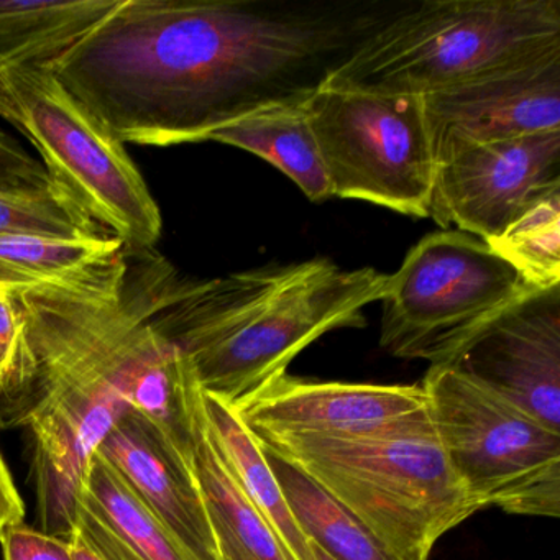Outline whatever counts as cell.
<instances>
[{"instance_id": "23", "label": "cell", "mask_w": 560, "mask_h": 560, "mask_svg": "<svg viewBox=\"0 0 560 560\" xmlns=\"http://www.w3.org/2000/svg\"><path fill=\"white\" fill-rule=\"evenodd\" d=\"M107 232L61 189L35 195L0 192V235L91 237Z\"/></svg>"}, {"instance_id": "18", "label": "cell", "mask_w": 560, "mask_h": 560, "mask_svg": "<svg viewBox=\"0 0 560 560\" xmlns=\"http://www.w3.org/2000/svg\"><path fill=\"white\" fill-rule=\"evenodd\" d=\"M202 405L209 431L235 483L277 534L291 560H313L311 542L288 508L257 438L248 431L237 411L221 399L202 393Z\"/></svg>"}, {"instance_id": "22", "label": "cell", "mask_w": 560, "mask_h": 560, "mask_svg": "<svg viewBox=\"0 0 560 560\" xmlns=\"http://www.w3.org/2000/svg\"><path fill=\"white\" fill-rule=\"evenodd\" d=\"M485 244L536 290L560 287V186L534 199Z\"/></svg>"}, {"instance_id": "26", "label": "cell", "mask_w": 560, "mask_h": 560, "mask_svg": "<svg viewBox=\"0 0 560 560\" xmlns=\"http://www.w3.org/2000/svg\"><path fill=\"white\" fill-rule=\"evenodd\" d=\"M106 560H145L104 516L96 501L83 490L77 526Z\"/></svg>"}, {"instance_id": "15", "label": "cell", "mask_w": 560, "mask_h": 560, "mask_svg": "<svg viewBox=\"0 0 560 560\" xmlns=\"http://www.w3.org/2000/svg\"><path fill=\"white\" fill-rule=\"evenodd\" d=\"M127 260L126 245L109 232L91 237L0 235V287H94L120 273Z\"/></svg>"}, {"instance_id": "20", "label": "cell", "mask_w": 560, "mask_h": 560, "mask_svg": "<svg viewBox=\"0 0 560 560\" xmlns=\"http://www.w3.org/2000/svg\"><path fill=\"white\" fill-rule=\"evenodd\" d=\"M258 445L307 540L336 560H395L346 506L298 465L270 445L261 441Z\"/></svg>"}, {"instance_id": "24", "label": "cell", "mask_w": 560, "mask_h": 560, "mask_svg": "<svg viewBox=\"0 0 560 560\" xmlns=\"http://www.w3.org/2000/svg\"><path fill=\"white\" fill-rule=\"evenodd\" d=\"M58 189L42 162L0 130V192L35 195Z\"/></svg>"}, {"instance_id": "25", "label": "cell", "mask_w": 560, "mask_h": 560, "mask_svg": "<svg viewBox=\"0 0 560 560\" xmlns=\"http://www.w3.org/2000/svg\"><path fill=\"white\" fill-rule=\"evenodd\" d=\"M4 560H73L70 540L25 523L12 524L0 534Z\"/></svg>"}, {"instance_id": "31", "label": "cell", "mask_w": 560, "mask_h": 560, "mask_svg": "<svg viewBox=\"0 0 560 560\" xmlns=\"http://www.w3.org/2000/svg\"><path fill=\"white\" fill-rule=\"evenodd\" d=\"M0 431H2V424H0Z\"/></svg>"}, {"instance_id": "3", "label": "cell", "mask_w": 560, "mask_h": 560, "mask_svg": "<svg viewBox=\"0 0 560 560\" xmlns=\"http://www.w3.org/2000/svg\"><path fill=\"white\" fill-rule=\"evenodd\" d=\"M388 278L326 258L212 280H186L166 264L153 324L188 359L201 392L238 411L314 340L365 326L363 310L382 300Z\"/></svg>"}, {"instance_id": "9", "label": "cell", "mask_w": 560, "mask_h": 560, "mask_svg": "<svg viewBox=\"0 0 560 560\" xmlns=\"http://www.w3.org/2000/svg\"><path fill=\"white\" fill-rule=\"evenodd\" d=\"M306 113L332 198L429 218L435 160L422 96L320 86Z\"/></svg>"}, {"instance_id": "21", "label": "cell", "mask_w": 560, "mask_h": 560, "mask_svg": "<svg viewBox=\"0 0 560 560\" xmlns=\"http://www.w3.org/2000/svg\"><path fill=\"white\" fill-rule=\"evenodd\" d=\"M83 490L96 501L117 534L143 559L198 560L100 452L91 458Z\"/></svg>"}, {"instance_id": "16", "label": "cell", "mask_w": 560, "mask_h": 560, "mask_svg": "<svg viewBox=\"0 0 560 560\" xmlns=\"http://www.w3.org/2000/svg\"><path fill=\"white\" fill-rule=\"evenodd\" d=\"M191 467L221 560H291L277 534L235 483L206 421L202 393L195 408Z\"/></svg>"}, {"instance_id": "30", "label": "cell", "mask_w": 560, "mask_h": 560, "mask_svg": "<svg viewBox=\"0 0 560 560\" xmlns=\"http://www.w3.org/2000/svg\"><path fill=\"white\" fill-rule=\"evenodd\" d=\"M311 557H313V560H336L332 559L329 553L324 552V550L320 549L319 546H316L314 542H311Z\"/></svg>"}, {"instance_id": "28", "label": "cell", "mask_w": 560, "mask_h": 560, "mask_svg": "<svg viewBox=\"0 0 560 560\" xmlns=\"http://www.w3.org/2000/svg\"><path fill=\"white\" fill-rule=\"evenodd\" d=\"M25 504L0 452V534L12 524L24 523Z\"/></svg>"}, {"instance_id": "8", "label": "cell", "mask_w": 560, "mask_h": 560, "mask_svg": "<svg viewBox=\"0 0 560 560\" xmlns=\"http://www.w3.org/2000/svg\"><path fill=\"white\" fill-rule=\"evenodd\" d=\"M533 291L481 238L434 232L389 275L380 300V343L398 359L451 365L475 337Z\"/></svg>"}, {"instance_id": "19", "label": "cell", "mask_w": 560, "mask_h": 560, "mask_svg": "<svg viewBox=\"0 0 560 560\" xmlns=\"http://www.w3.org/2000/svg\"><path fill=\"white\" fill-rule=\"evenodd\" d=\"M122 0H0V65L50 63Z\"/></svg>"}, {"instance_id": "11", "label": "cell", "mask_w": 560, "mask_h": 560, "mask_svg": "<svg viewBox=\"0 0 560 560\" xmlns=\"http://www.w3.org/2000/svg\"><path fill=\"white\" fill-rule=\"evenodd\" d=\"M560 186V130L483 143L435 166L429 218L487 242Z\"/></svg>"}, {"instance_id": "2", "label": "cell", "mask_w": 560, "mask_h": 560, "mask_svg": "<svg viewBox=\"0 0 560 560\" xmlns=\"http://www.w3.org/2000/svg\"><path fill=\"white\" fill-rule=\"evenodd\" d=\"M152 252L88 288L12 291L24 320L0 380V424L31 435L40 530L77 526L91 458L126 409L166 421L182 402L186 359L153 324L168 261Z\"/></svg>"}, {"instance_id": "17", "label": "cell", "mask_w": 560, "mask_h": 560, "mask_svg": "<svg viewBox=\"0 0 560 560\" xmlns=\"http://www.w3.org/2000/svg\"><path fill=\"white\" fill-rule=\"evenodd\" d=\"M306 103L265 107L219 127L205 142L247 150L280 170L311 201H327L332 198V191L311 129Z\"/></svg>"}, {"instance_id": "27", "label": "cell", "mask_w": 560, "mask_h": 560, "mask_svg": "<svg viewBox=\"0 0 560 560\" xmlns=\"http://www.w3.org/2000/svg\"><path fill=\"white\" fill-rule=\"evenodd\" d=\"M24 334V320L14 293L0 287V380L11 372Z\"/></svg>"}, {"instance_id": "4", "label": "cell", "mask_w": 560, "mask_h": 560, "mask_svg": "<svg viewBox=\"0 0 560 560\" xmlns=\"http://www.w3.org/2000/svg\"><path fill=\"white\" fill-rule=\"evenodd\" d=\"M255 438L332 494L395 560H429L445 533L480 511L452 471L428 409L373 431Z\"/></svg>"}, {"instance_id": "5", "label": "cell", "mask_w": 560, "mask_h": 560, "mask_svg": "<svg viewBox=\"0 0 560 560\" xmlns=\"http://www.w3.org/2000/svg\"><path fill=\"white\" fill-rule=\"evenodd\" d=\"M560 50L559 0L408 2L323 86L425 96Z\"/></svg>"}, {"instance_id": "29", "label": "cell", "mask_w": 560, "mask_h": 560, "mask_svg": "<svg viewBox=\"0 0 560 560\" xmlns=\"http://www.w3.org/2000/svg\"><path fill=\"white\" fill-rule=\"evenodd\" d=\"M68 540H70L71 544L73 560H106L78 527H74Z\"/></svg>"}, {"instance_id": "1", "label": "cell", "mask_w": 560, "mask_h": 560, "mask_svg": "<svg viewBox=\"0 0 560 560\" xmlns=\"http://www.w3.org/2000/svg\"><path fill=\"white\" fill-rule=\"evenodd\" d=\"M408 0H122L50 61L122 143L173 147L303 104Z\"/></svg>"}, {"instance_id": "10", "label": "cell", "mask_w": 560, "mask_h": 560, "mask_svg": "<svg viewBox=\"0 0 560 560\" xmlns=\"http://www.w3.org/2000/svg\"><path fill=\"white\" fill-rule=\"evenodd\" d=\"M435 166L464 150L560 130V50L422 96Z\"/></svg>"}, {"instance_id": "7", "label": "cell", "mask_w": 560, "mask_h": 560, "mask_svg": "<svg viewBox=\"0 0 560 560\" xmlns=\"http://www.w3.org/2000/svg\"><path fill=\"white\" fill-rule=\"evenodd\" d=\"M452 471L480 510L560 516V432L451 365L422 380Z\"/></svg>"}, {"instance_id": "14", "label": "cell", "mask_w": 560, "mask_h": 560, "mask_svg": "<svg viewBox=\"0 0 560 560\" xmlns=\"http://www.w3.org/2000/svg\"><path fill=\"white\" fill-rule=\"evenodd\" d=\"M425 409L421 385L316 382L283 373L237 415L255 435L332 434L373 431Z\"/></svg>"}, {"instance_id": "6", "label": "cell", "mask_w": 560, "mask_h": 560, "mask_svg": "<svg viewBox=\"0 0 560 560\" xmlns=\"http://www.w3.org/2000/svg\"><path fill=\"white\" fill-rule=\"evenodd\" d=\"M0 117L24 133L54 185L133 254L152 252L163 219L126 145L48 63L0 65Z\"/></svg>"}, {"instance_id": "12", "label": "cell", "mask_w": 560, "mask_h": 560, "mask_svg": "<svg viewBox=\"0 0 560 560\" xmlns=\"http://www.w3.org/2000/svg\"><path fill=\"white\" fill-rule=\"evenodd\" d=\"M451 366L560 432V287L514 304Z\"/></svg>"}, {"instance_id": "13", "label": "cell", "mask_w": 560, "mask_h": 560, "mask_svg": "<svg viewBox=\"0 0 560 560\" xmlns=\"http://www.w3.org/2000/svg\"><path fill=\"white\" fill-rule=\"evenodd\" d=\"M198 560H221L191 458L162 424L126 409L97 448Z\"/></svg>"}]
</instances>
